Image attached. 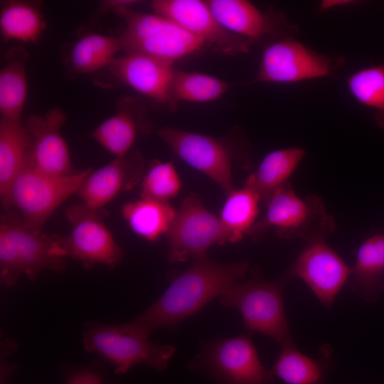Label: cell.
<instances>
[{"label":"cell","instance_id":"e0dca14e","mask_svg":"<svg viewBox=\"0 0 384 384\" xmlns=\"http://www.w3.org/2000/svg\"><path fill=\"white\" fill-rule=\"evenodd\" d=\"M144 172L142 155L137 150H132L91 171L76 195L87 206L100 210L120 193L140 184Z\"/></svg>","mask_w":384,"mask_h":384},{"label":"cell","instance_id":"3957f363","mask_svg":"<svg viewBox=\"0 0 384 384\" xmlns=\"http://www.w3.org/2000/svg\"><path fill=\"white\" fill-rule=\"evenodd\" d=\"M114 13L124 21L117 36L124 53L142 55L173 65L206 46L199 38L157 14L137 12L131 7Z\"/></svg>","mask_w":384,"mask_h":384},{"label":"cell","instance_id":"4fadbf2b","mask_svg":"<svg viewBox=\"0 0 384 384\" xmlns=\"http://www.w3.org/2000/svg\"><path fill=\"white\" fill-rule=\"evenodd\" d=\"M100 72L95 82L100 86L126 85L157 103L174 107L172 65L142 55L124 53Z\"/></svg>","mask_w":384,"mask_h":384},{"label":"cell","instance_id":"8fae6325","mask_svg":"<svg viewBox=\"0 0 384 384\" xmlns=\"http://www.w3.org/2000/svg\"><path fill=\"white\" fill-rule=\"evenodd\" d=\"M194 366L223 384H272L274 380L247 334L212 342Z\"/></svg>","mask_w":384,"mask_h":384},{"label":"cell","instance_id":"cb8c5ba5","mask_svg":"<svg viewBox=\"0 0 384 384\" xmlns=\"http://www.w3.org/2000/svg\"><path fill=\"white\" fill-rule=\"evenodd\" d=\"M26 50L11 48L0 70L1 117L21 119L27 95Z\"/></svg>","mask_w":384,"mask_h":384},{"label":"cell","instance_id":"8992f818","mask_svg":"<svg viewBox=\"0 0 384 384\" xmlns=\"http://www.w3.org/2000/svg\"><path fill=\"white\" fill-rule=\"evenodd\" d=\"M289 280L284 275L274 281H237L221 294L220 302L236 308L248 330L270 336L281 348L294 345L283 303V290Z\"/></svg>","mask_w":384,"mask_h":384},{"label":"cell","instance_id":"277c9868","mask_svg":"<svg viewBox=\"0 0 384 384\" xmlns=\"http://www.w3.org/2000/svg\"><path fill=\"white\" fill-rule=\"evenodd\" d=\"M262 208L264 213L247 234L255 240L270 228L275 229L280 238L309 240L324 238L335 228L322 199L314 195L299 196L289 182L277 189Z\"/></svg>","mask_w":384,"mask_h":384},{"label":"cell","instance_id":"2e32d148","mask_svg":"<svg viewBox=\"0 0 384 384\" xmlns=\"http://www.w3.org/2000/svg\"><path fill=\"white\" fill-rule=\"evenodd\" d=\"M218 23L234 35L255 40L270 35L278 38L295 36L298 28L279 11H262L246 0L206 1Z\"/></svg>","mask_w":384,"mask_h":384},{"label":"cell","instance_id":"ac0fdd59","mask_svg":"<svg viewBox=\"0 0 384 384\" xmlns=\"http://www.w3.org/2000/svg\"><path fill=\"white\" fill-rule=\"evenodd\" d=\"M66 120L59 107L48 110L45 114H33L25 122L33 139L32 161L41 171L56 176L76 174L71 162L67 143L61 134Z\"/></svg>","mask_w":384,"mask_h":384},{"label":"cell","instance_id":"44dd1931","mask_svg":"<svg viewBox=\"0 0 384 384\" xmlns=\"http://www.w3.org/2000/svg\"><path fill=\"white\" fill-rule=\"evenodd\" d=\"M304 155V149L291 146L272 151L263 158L244 183L258 195L262 207L277 189L288 183Z\"/></svg>","mask_w":384,"mask_h":384},{"label":"cell","instance_id":"7402d4cb","mask_svg":"<svg viewBox=\"0 0 384 384\" xmlns=\"http://www.w3.org/2000/svg\"><path fill=\"white\" fill-rule=\"evenodd\" d=\"M41 4L38 1H1L0 32L3 39L37 44L47 27Z\"/></svg>","mask_w":384,"mask_h":384},{"label":"cell","instance_id":"7a4b0ae2","mask_svg":"<svg viewBox=\"0 0 384 384\" xmlns=\"http://www.w3.org/2000/svg\"><path fill=\"white\" fill-rule=\"evenodd\" d=\"M66 257L59 235H48L26 225L16 214L4 212L0 220V278L6 287L20 277L31 280L45 270L61 272Z\"/></svg>","mask_w":384,"mask_h":384},{"label":"cell","instance_id":"4dcf8cb0","mask_svg":"<svg viewBox=\"0 0 384 384\" xmlns=\"http://www.w3.org/2000/svg\"><path fill=\"white\" fill-rule=\"evenodd\" d=\"M182 183L171 161L154 160L140 183L141 198L169 203L181 192Z\"/></svg>","mask_w":384,"mask_h":384},{"label":"cell","instance_id":"ba28073f","mask_svg":"<svg viewBox=\"0 0 384 384\" xmlns=\"http://www.w3.org/2000/svg\"><path fill=\"white\" fill-rule=\"evenodd\" d=\"M343 63L341 57L319 53L295 37L280 38L264 48L252 82L292 84L327 78Z\"/></svg>","mask_w":384,"mask_h":384},{"label":"cell","instance_id":"ffe728a7","mask_svg":"<svg viewBox=\"0 0 384 384\" xmlns=\"http://www.w3.org/2000/svg\"><path fill=\"white\" fill-rule=\"evenodd\" d=\"M33 139L21 119L0 118V198L6 203L14 179L32 156Z\"/></svg>","mask_w":384,"mask_h":384},{"label":"cell","instance_id":"d4e9b609","mask_svg":"<svg viewBox=\"0 0 384 384\" xmlns=\"http://www.w3.org/2000/svg\"><path fill=\"white\" fill-rule=\"evenodd\" d=\"M176 213L169 203L143 198L122 208V216L131 230L149 242H156L166 235Z\"/></svg>","mask_w":384,"mask_h":384},{"label":"cell","instance_id":"f1b7e54d","mask_svg":"<svg viewBox=\"0 0 384 384\" xmlns=\"http://www.w3.org/2000/svg\"><path fill=\"white\" fill-rule=\"evenodd\" d=\"M270 370L285 384H324L328 366L304 355L294 344L282 348Z\"/></svg>","mask_w":384,"mask_h":384},{"label":"cell","instance_id":"7c38bea8","mask_svg":"<svg viewBox=\"0 0 384 384\" xmlns=\"http://www.w3.org/2000/svg\"><path fill=\"white\" fill-rule=\"evenodd\" d=\"M158 134L176 156L207 176L225 195L235 189L232 176L233 156L223 140L174 127H162Z\"/></svg>","mask_w":384,"mask_h":384},{"label":"cell","instance_id":"9a60e30c","mask_svg":"<svg viewBox=\"0 0 384 384\" xmlns=\"http://www.w3.org/2000/svg\"><path fill=\"white\" fill-rule=\"evenodd\" d=\"M151 7L155 14L174 21L221 53H247L252 42L224 29L215 18L206 1L154 0Z\"/></svg>","mask_w":384,"mask_h":384},{"label":"cell","instance_id":"f546056e","mask_svg":"<svg viewBox=\"0 0 384 384\" xmlns=\"http://www.w3.org/2000/svg\"><path fill=\"white\" fill-rule=\"evenodd\" d=\"M232 86L210 75L175 70L171 91L173 107L178 102L204 103L216 100Z\"/></svg>","mask_w":384,"mask_h":384},{"label":"cell","instance_id":"9c48e42d","mask_svg":"<svg viewBox=\"0 0 384 384\" xmlns=\"http://www.w3.org/2000/svg\"><path fill=\"white\" fill-rule=\"evenodd\" d=\"M166 236L171 263L205 257L211 246L230 242L219 217L193 193L183 198Z\"/></svg>","mask_w":384,"mask_h":384},{"label":"cell","instance_id":"d6a6232c","mask_svg":"<svg viewBox=\"0 0 384 384\" xmlns=\"http://www.w3.org/2000/svg\"><path fill=\"white\" fill-rule=\"evenodd\" d=\"M138 1H129V0H105L101 1L95 11L92 21H96L100 18H102L105 14L110 11H117L119 9L123 8L131 7L132 5L136 4Z\"/></svg>","mask_w":384,"mask_h":384},{"label":"cell","instance_id":"5b68a950","mask_svg":"<svg viewBox=\"0 0 384 384\" xmlns=\"http://www.w3.org/2000/svg\"><path fill=\"white\" fill-rule=\"evenodd\" d=\"M91 168L66 176H52L39 171L32 156L11 186L4 212L16 214L26 225L43 230L53 212L76 194Z\"/></svg>","mask_w":384,"mask_h":384},{"label":"cell","instance_id":"1f68e13d","mask_svg":"<svg viewBox=\"0 0 384 384\" xmlns=\"http://www.w3.org/2000/svg\"><path fill=\"white\" fill-rule=\"evenodd\" d=\"M65 384H105L102 375L93 368H82L70 373Z\"/></svg>","mask_w":384,"mask_h":384},{"label":"cell","instance_id":"484cf974","mask_svg":"<svg viewBox=\"0 0 384 384\" xmlns=\"http://www.w3.org/2000/svg\"><path fill=\"white\" fill-rule=\"evenodd\" d=\"M120 50L119 41L117 37L89 33L74 43L66 62L72 73H94L110 65Z\"/></svg>","mask_w":384,"mask_h":384},{"label":"cell","instance_id":"4316f807","mask_svg":"<svg viewBox=\"0 0 384 384\" xmlns=\"http://www.w3.org/2000/svg\"><path fill=\"white\" fill-rule=\"evenodd\" d=\"M260 200L249 186L234 189L226 195L219 218L230 243L240 241L260 217Z\"/></svg>","mask_w":384,"mask_h":384},{"label":"cell","instance_id":"603a6c76","mask_svg":"<svg viewBox=\"0 0 384 384\" xmlns=\"http://www.w3.org/2000/svg\"><path fill=\"white\" fill-rule=\"evenodd\" d=\"M384 235H373L361 245L351 268V289L362 299L376 302L384 287Z\"/></svg>","mask_w":384,"mask_h":384},{"label":"cell","instance_id":"5bb4252c","mask_svg":"<svg viewBox=\"0 0 384 384\" xmlns=\"http://www.w3.org/2000/svg\"><path fill=\"white\" fill-rule=\"evenodd\" d=\"M301 279L325 306L331 307L351 276V268L324 238L309 240L284 274Z\"/></svg>","mask_w":384,"mask_h":384},{"label":"cell","instance_id":"52a82bcc","mask_svg":"<svg viewBox=\"0 0 384 384\" xmlns=\"http://www.w3.org/2000/svg\"><path fill=\"white\" fill-rule=\"evenodd\" d=\"M149 336L132 321L122 324H92L83 333V343L87 351L108 361L117 374L125 373L137 365L164 370L175 353V347L152 342Z\"/></svg>","mask_w":384,"mask_h":384},{"label":"cell","instance_id":"6da1fadb","mask_svg":"<svg viewBox=\"0 0 384 384\" xmlns=\"http://www.w3.org/2000/svg\"><path fill=\"white\" fill-rule=\"evenodd\" d=\"M248 267L245 261L224 264L207 256L195 259L172 279L163 295L132 322L149 334L156 328L174 327L243 278Z\"/></svg>","mask_w":384,"mask_h":384},{"label":"cell","instance_id":"30bf717a","mask_svg":"<svg viewBox=\"0 0 384 384\" xmlns=\"http://www.w3.org/2000/svg\"><path fill=\"white\" fill-rule=\"evenodd\" d=\"M100 210L82 202L67 208L65 217L70 226L68 235H60L66 257L80 261L85 267L102 264L111 267L122 260L124 252L103 222Z\"/></svg>","mask_w":384,"mask_h":384},{"label":"cell","instance_id":"83f0119b","mask_svg":"<svg viewBox=\"0 0 384 384\" xmlns=\"http://www.w3.org/2000/svg\"><path fill=\"white\" fill-rule=\"evenodd\" d=\"M351 97L371 110L378 126L384 131V62L358 69L346 80Z\"/></svg>","mask_w":384,"mask_h":384},{"label":"cell","instance_id":"d6986e66","mask_svg":"<svg viewBox=\"0 0 384 384\" xmlns=\"http://www.w3.org/2000/svg\"><path fill=\"white\" fill-rule=\"evenodd\" d=\"M116 110L90 135L109 153L119 156L132 151L138 136L149 134L151 127L142 105L134 98L119 99Z\"/></svg>","mask_w":384,"mask_h":384},{"label":"cell","instance_id":"836d02e7","mask_svg":"<svg viewBox=\"0 0 384 384\" xmlns=\"http://www.w3.org/2000/svg\"><path fill=\"white\" fill-rule=\"evenodd\" d=\"M354 2V1L351 0H324L321 3V9L322 10H326L336 6H348Z\"/></svg>","mask_w":384,"mask_h":384}]
</instances>
